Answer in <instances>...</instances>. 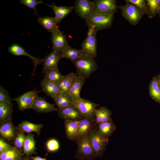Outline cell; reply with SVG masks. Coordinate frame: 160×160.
Returning a JSON list of instances; mask_svg holds the SVG:
<instances>
[{"instance_id":"obj_7","label":"cell","mask_w":160,"mask_h":160,"mask_svg":"<svg viewBox=\"0 0 160 160\" xmlns=\"http://www.w3.org/2000/svg\"><path fill=\"white\" fill-rule=\"evenodd\" d=\"M92 2L94 14L114 15L117 12L118 6L116 0H95Z\"/></svg>"},{"instance_id":"obj_6","label":"cell","mask_w":160,"mask_h":160,"mask_svg":"<svg viewBox=\"0 0 160 160\" xmlns=\"http://www.w3.org/2000/svg\"><path fill=\"white\" fill-rule=\"evenodd\" d=\"M88 28L87 36L82 44L81 49L84 53L95 58L97 56L96 34L97 31L93 27Z\"/></svg>"},{"instance_id":"obj_35","label":"cell","mask_w":160,"mask_h":160,"mask_svg":"<svg viewBox=\"0 0 160 160\" xmlns=\"http://www.w3.org/2000/svg\"><path fill=\"white\" fill-rule=\"evenodd\" d=\"M125 2L132 3L134 4L145 14L147 15L148 13V6L146 0H125Z\"/></svg>"},{"instance_id":"obj_30","label":"cell","mask_w":160,"mask_h":160,"mask_svg":"<svg viewBox=\"0 0 160 160\" xmlns=\"http://www.w3.org/2000/svg\"><path fill=\"white\" fill-rule=\"evenodd\" d=\"M80 121H65V133L68 139L73 141L75 140Z\"/></svg>"},{"instance_id":"obj_28","label":"cell","mask_w":160,"mask_h":160,"mask_svg":"<svg viewBox=\"0 0 160 160\" xmlns=\"http://www.w3.org/2000/svg\"><path fill=\"white\" fill-rule=\"evenodd\" d=\"M96 125L98 131L103 136L108 138L113 133L116 129L113 121L99 123Z\"/></svg>"},{"instance_id":"obj_23","label":"cell","mask_w":160,"mask_h":160,"mask_svg":"<svg viewBox=\"0 0 160 160\" xmlns=\"http://www.w3.org/2000/svg\"><path fill=\"white\" fill-rule=\"evenodd\" d=\"M42 124H35L28 121H24L19 124L18 127L19 131L27 133L35 132L38 136L40 135V131L43 127Z\"/></svg>"},{"instance_id":"obj_44","label":"cell","mask_w":160,"mask_h":160,"mask_svg":"<svg viewBox=\"0 0 160 160\" xmlns=\"http://www.w3.org/2000/svg\"><path fill=\"white\" fill-rule=\"evenodd\" d=\"M158 14L159 15V17L160 19V2L159 4V9L158 10Z\"/></svg>"},{"instance_id":"obj_3","label":"cell","mask_w":160,"mask_h":160,"mask_svg":"<svg viewBox=\"0 0 160 160\" xmlns=\"http://www.w3.org/2000/svg\"><path fill=\"white\" fill-rule=\"evenodd\" d=\"M91 144L95 151L97 157H102L108 144V139L102 135L98 130L97 125L89 135Z\"/></svg>"},{"instance_id":"obj_45","label":"cell","mask_w":160,"mask_h":160,"mask_svg":"<svg viewBox=\"0 0 160 160\" xmlns=\"http://www.w3.org/2000/svg\"><path fill=\"white\" fill-rule=\"evenodd\" d=\"M159 90H160V84H159Z\"/></svg>"},{"instance_id":"obj_10","label":"cell","mask_w":160,"mask_h":160,"mask_svg":"<svg viewBox=\"0 0 160 160\" xmlns=\"http://www.w3.org/2000/svg\"><path fill=\"white\" fill-rule=\"evenodd\" d=\"M51 33L53 51L62 53L69 46L65 36L60 30L59 27Z\"/></svg>"},{"instance_id":"obj_11","label":"cell","mask_w":160,"mask_h":160,"mask_svg":"<svg viewBox=\"0 0 160 160\" xmlns=\"http://www.w3.org/2000/svg\"><path fill=\"white\" fill-rule=\"evenodd\" d=\"M37 95L36 90L27 92L12 100L15 101L18 109L21 111L31 108L35 99Z\"/></svg>"},{"instance_id":"obj_2","label":"cell","mask_w":160,"mask_h":160,"mask_svg":"<svg viewBox=\"0 0 160 160\" xmlns=\"http://www.w3.org/2000/svg\"><path fill=\"white\" fill-rule=\"evenodd\" d=\"M74 141L77 145V148L75 153V156L77 159L92 160L97 157L90 143L89 135L76 139Z\"/></svg>"},{"instance_id":"obj_16","label":"cell","mask_w":160,"mask_h":160,"mask_svg":"<svg viewBox=\"0 0 160 160\" xmlns=\"http://www.w3.org/2000/svg\"><path fill=\"white\" fill-rule=\"evenodd\" d=\"M96 124L95 121L87 118H83L80 120L74 141L76 139L89 135Z\"/></svg>"},{"instance_id":"obj_25","label":"cell","mask_w":160,"mask_h":160,"mask_svg":"<svg viewBox=\"0 0 160 160\" xmlns=\"http://www.w3.org/2000/svg\"><path fill=\"white\" fill-rule=\"evenodd\" d=\"M38 21L44 28L51 33L59 27L58 25L59 23L55 17L49 16L39 17Z\"/></svg>"},{"instance_id":"obj_41","label":"cell","mask_w":160,"mask_h":160,"mask_svg":"<svg viewBox=\"0 0 160 160\" xmlns=\"http://www.w3.org/2000/svg\"><path fill=\"white\" fill-rule=\"evenodd\" d=\"M31 157L32 159V160H47V159L45 158H42L39 156H37L34 157L31 156Z\"/></svg>"},{"instance_id":"obj_17","label":"cell","mask_w":160,"mask_h":160,"mask_svg":"<svg viewBox=\"0 0 160 160\" xmlns=\"http://www.w3.org/2000/svg\"><path fill=\"white\" fill-rule=\"evenodd\" d=\"M8 51L11 54L16 56L25 55L30 57L33 61L34 68L32 77L35 74V71L36 66L40 63H42V59H40L31 55L26 52L21 46L17 44H13L8 48Z\"/></svg>"},{"instance_id":"obj_37","label":"cell","mask_w":160,"mask_h":160,"mask_svg":"<svg viewBox=\"0 0 160 160\" xmlns=\"http://www.w3.org/2000/svg\"><path fill=\"white\" fill-rule=\"evenodd\" d=\"M46 147L48 152H54L59 149L60 144L57 140L52 138L47 140L46 143Z\"/></svg>"},{"instance_id":"obj_43","label":"cell","mask_w":160,"mask_h":160,"mask_svg":"<svg viewBox=\"0 0 160 160\" xmlns=\"http://www.w3.org/2000/svg\"><path fill=\"white\" fill-rule=\"evenodd\" d=\"M158 84H160V74L155 76Z\"/></svg>"},{"instance_id":"obj_42","label":"cell","mask_w":160,"mask_h":160,"mask_svg":"<svg viewBox=\"0 0 160 160\" xmlns=\"http://www.w3.org/2000/svg\"><path fill=\"white\" fill-rule=\"evenodd\" d=\"M20 160H32V159L31 156L26 155L24 156H23Z\"/></svg>"},{"instance_id":"obj_34","label":"cell","mask_w":160,"mask_h":160,"mask_svg":"<svg viewBox=\"0 0 160 160\" xmlns=\"http://www.w3.org/2000/svg\"><path fill=\"white\" fill-rule=\"evenodd\" d=\"M148 8L147 15L149 18H152L158 14L160 0H146Z\"/></svg>"},{"instance_id":"obj_27","label":"cell","mask_w":160,"mask_h":160,"mask_svg":"<svg viewBox=\"0 0 160 160\" xmlns=\"http://www.w3.org/2000/svg\"><path fill=\"white\" fill-rule=\"evenodd\" d=\"M76 74L72 71L64 76L59 86L60 94H68L74 78Z\"/></svg>"},{"instance_id":"obj_29","label":"cell","mask_w":160,"mask_h":160,"mask_svg":"<svg viewBox=\"0 0 160 160\" xmlns=\"http://www.w3.org/2000/svg\"><path fill=\"white\" fill-rule=\"evenodd\" d=\"M55 105L59 109H62L73 105L75 101L69 94H60L54 99Z\"/></svg>"},{"instance_id":"obj_19","label":"cell","mask_w":160,"mask_h":160,"mask_svg":"<svg viewBox=\"0 0 160 160\" xmlns=\"http://www.w3.org/2000/svg\"><path fill=\"white\" fill-rule=\"evenodd\" d=\"M40 85L41 91L54 100L60 94L59 87L49 80L43 79L41 81Z\"/></svg>"},{"instance_id":"obj_22","label":"cell","mask_w":160,"mask_h":160,"mask_svg":"<svg viewBox=\"0 0 160 160\" xmlns=\"http://www.w3.org/2000/svg\"><path fill=\"white\" fill-rule=\"evenodd\" d=\"M13 106L12 102L0 103V124L12 120Z\"/></svg>"},{"instance_id":"obj_32","label":"cell","mask_w":160,"mask_h":160,"mask_svg":"<svg viewBox=\"0 0 160 160\" xmlns=\"http://www.w3.org/2000/svg\"><path fill=\"white\" fill-rule=\"evenodd\" d=\"M149 91L151 97L155 101L160 104V91L155 76L152 78L149 84Z\"/></svg>"},{"instance_id":"obj_12","label":"cell","mask_w":160,"mask_h":160,"mask_svg":"<svg viewBox=\"0 0 160 160\" xmlns=\"http://www.w3.org/2000/svg\"><path fill=\"white\" fill-rule=\"evenodd\" d=\"M19 132L18 127L14 126L12 120L0 124V135L9 142L14 141Z\"/></svg>"},{"instance_id":"obj_31","label":"cell","mask_w":160,"mask_h":160,"mask_svg":"<svg viewBox=\"0 0 160 160\" xmlns=\"http://www.w3.org/2000/svg\"><path fill=\"white\" fill-rule=\"evenodd\" d=\"M44 74V79L52 81L58 87L64 76L60 73L58 68L51 69Z\"/></svg>"},{"instance_id":"obj_39","label":"cell","mask_w":160,"mask_h":160,"mask_svg":"<svg viewBox=\"0 0 160 160\" xmlns=\"http://www.w3.org/2000/svg\"><path fill=\"white\" fill-rule=\"evenodd\" d=\"M12 99L10 97L8 91L4 87L0 86V103L12 102Z\"/></svg>"},{"instance_id":"obj_14","label":"cell","mask_w":160,"mask_h":160,"mask_svg":"<svg viewBox=\"0 0 160 160\" xmlns=\"http://www.w3.org/2000/svg\"><path fill=\"white\" fill-rule=\"evenodd\" d=\"M62 58L61 53L55 51L47 55L42 59V73L44 74L51 69L57 68L59 62Z\"/></svg>"},{"instance_id":"obj_9","label":"cell","mask_w":160,"mask_h":160,"mask_svg":"<svg viewBox=\"0 0 160 160\" xmlns=\"http://www.w3.org/2000/svg\"><path fill=\"white\" fill-rule=\"evenodd\" d=\"M73 7L77 15L85 21L94 14L92 1L76 0Z\"/></svg>"},{"instance_id":"obj_18","label":"cell","mask_w":160,"mask_h":160,"mask_svg":"<svg viewBox=\"0 0 160 160\" xmlns=\"http://www.w3.org/2000/svg\"><path fill=\"white\" fill-rule=\"evenodd\" d=\"M86 79L77 74L74 78L68 94L73 98L75 102L81 98L80 97L81 90Z\"/></svg>"},{"instance_id":"obj_5","label":"cell","mask_w":160,"mask_h":160,"mask_svg":"<svg viewBox=\"0 0 160 160\" xmlns=\"http://www.w3.org/2000/svg\"><path fill=\"white\" fill-rule=\"evenodd\" d=\"M114 15L94 14L85 21L88 27H93L97 31L108 29L112 25Z\"/></svg>"},{"instance_id":"obj_20","label":"cell","mask_w":160,"mask_h":160,"mask_svg":"<svg viewBox=\"0 0 160 160\" xmlns=\"http://www.w3.org/2000/svg\"><path fill=\"white\" fill-rule=\"evenodd\" d=\"M52 9L55 15V17L59 23L67 15L70 14L74 9L73 6H59L56 5L53 3L51 5L45 3Z\"/></svg>"},{"instance_id":"obj_21","label":"cell","mask_w":160,"mask_h":160,"mask_svg":"<svg viewBox=\"0 0 160 160\" xmlns=\"http://www.w3.org/2000/svg\"><path fill=\"white\" fill-rule=\"evenodd\" d=\"M23 155L21 151L12 146L0 152V160H20Z\"/></svg>"},{"instance_id":"obj_40","label":"cell","mask_w":160,"mask_h":160,"mask_svg":"<svg viewBox=\"0 0 160 160\" xmlns=\"http://www.w3.org/2000/svg\"><path fill=\"white\" fill-rule=\"evenodd\" d=\"M12 146L7 143L3 138H0V152L9 148Z\"/></svg>"},{"instance_id":"obj_4","label":"cell","mask_w":160,"mask_h":160,"mask_svg":"<svg viewBox=\"0 0 160 160\" xmlns=\"http://www.w3.org/2000/svg\"><path fill=\"white\" fill-rule=\"evenodd\" d=\"M124 5L118 6L121 11L122 16L133 25H137L145 14L133 4L126 2Z\"/></svg>"},{"instance_id":"obj_26","label":"cell","mask_w":160,"mask_h":160,"mask_svg":"<svg viewBox=\"0 0 160 160\" xmlns=\"http://www.w3.org/2000/svg\"><path fill=\"white\" fill-rule=\"evenodd\" d=\"M36 148L34 135L31 133H28L23 147V153L29 156L33 154H36Z\"/></svg>"},{"instance_id":"obj_15","label":"cell","mask_w":160,"mask_h":160,"mask_svg":"<svg viewBox=\"0 0 160 160\" xmlns=\"http://www.w3.org/2000/svg\"><path fill=\"white\" fill-rule=\"evenodd\" d=\"M54 104L49 103L44 98L37 95L31 108L38 113H48L57 111L58 108H55Z\"/></svg>"},{"instance_id":"obj_33","label":"cell","mask_w":160,"mask_h":160,"mask_svg":"<svg viewBox=\"0 0 160 160\" xmlns=\"http://www.w3.org/2000/svg\"><path fill=\"white\" fill-rule=\"evenodd\" d=\"M83 53L81 49H78L69 46L61 54L62 58L69 59L72 61L76 59Z\"/></svg>"},{"instance_id":"obj_38","label":"cell","mask_w":160,"mask_h":160,"mask_svg":"<svg viewBox=\"0 0 160 160\" xmlns=\"http://www.w3.org/2000/svg\"><path fill=\"white\" fill-rule=\"evenodd\" d=\"M19 2L27 7L33 9L34 12V15H37L39 17V16L36 11V6L39 4L45 3L42 1H39L37 0H20Z\"/></svg>"},{"instance_id":"obj_36","label":"cell","mask_w":160,"mask_h":160,"mask_svg":"<svg viewBox=\"0 0 160 160\" xmlns=\"http://www.w3.org/2000/svg\"><path fill=\"white\" fill-rule=\"evenodd\" d=\"M25 137L26 135L24 133L19 131L13 141L15 147L21 151L23 149Z\"/></svg>"},{"instance_id":"obj_24","label":"cell","mask_w":160,"mask_h":160,"mask_svg":"<svg viewBox=\"0 0 160 160\" xmlns=\"http://www.w3.org/2000/svg\"><path fill=\"white\" fill-rule=\"evenodd\" d=\"M95 124H96L112 121L111 112L108 108L105 106L100 107L96 109Z\"/></svg>"},{"instance_id":"obj_13","label":"cell","mask_w":160,"mask_h":160,"mask_svg":"<svg viewBox=\"0 0 160 160\" xmlns=\"http://www.w3.org/2000/svg\"><path fill=\"white\" fill-rule=\"evenodd\" d=\"M58 116L65 121H77L84 118L74 104L61 109L58 108Z\"/></svg>"},{"instance_id":"obj_8","label":"cell","mask_w":160,"mask_h":160,"mask_svg":"<svg viewBox=\"0 0 160 160\" xmlns=\"http://www.w3.org/2000/svg\"><path fill=\"white\" fill-rule=\"evenodd\" d=\"M74 105L84 118H87L95 121V112L100 104L91 101L81 98L75 102Z\"/></svg>"},{"instance_id":"obj_1","label":"cell","mask_w":160,"mask_h":160,"mask_svg":"<svg viewBox=\"0 0 160 160\" xmlns=\"http://www.w3.org/2000/svg\"><path fill=\"white\" fill-rule=\"evenodd\" d=\"M72 62L76 68V74L85 79L88 78L98 68L95 58L84 53Z\"/></svg>"}]
</instances>
